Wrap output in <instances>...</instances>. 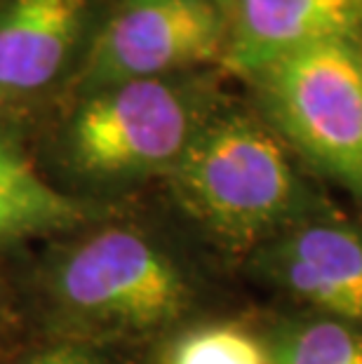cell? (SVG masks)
Segmentation results:
<instances>
[{"mask_svg": "<svg viewBox=\"0 0 362 364\" xmlns=\"http://www.w3.org/2000/svg\"><path fill=\"white\" fill-rule=\"evenodd\" d=\"M165 176L188 221L247 257L297 223L334 212L297 172L287 144L250 113L217 111Z\"/></svg>", "mask_w": 362, "mask_h": 364, "instance_id": "6da1fadb", "label": "cell"}, {"mask_svg": "<svg viewBox=\"0 0 362 364\" xmlns=\"http://www.w3.org/2000/svg\"><path fill=\"white\" fill-rule=\"evenodd\" d=\"M52 311L87 338L149 336L193 313L198 287L160 242L111 226L78 240L48 268Z\"/></svg>", "mask_w": 362, "mask_h": 364, "instance_id": "7a4b0ae2", "label": "cell"}, {"mask_svg": "<svg viewBox=\"0 0 362 364\" xmlns=\"http://www.w3.org/2000/svg\"><path fill=\"white\" fill-rule=\"evenodd\" d=\"M214 113L210 92L181 75L113 85L80 97L66 158L97 183L167 174Z\"/></svg>", "mask_w": 362, "mask_h": 364, "instance_id": "3957f363", "label": "cell"}, {"mask_svg": "<svg viewBox=\"0 0 362 364\" xmlns=\"http://www.w3.org/2000/svg\"><path fill=\"white\" fill-rule=\"evenodd\" d=\"M250 82L287 149L362 205V43L289 52Z\"/></svg>", "mask_w": 362, "mask_h": 364, "instance_id": "277c9868", "label": "cell"}, {"mask_svg": "<svg viewBox=\"0 0 362 364\" xmlns=\"http://www.w3.org/2000/svg\"><path fill=\"white\" fill-rule=\"evenodd\" d=\"M226 50L219 0H120L82 59L78 92L169 78L214 64Z\"/></svg>", "mask_w": 362, "mask_h": 364, "instance_id": "5b68a950", "label": "cell"}, {"mask_svg": "<svg viewBox=\"0 0 362 364\" xmlns=\"http://www.w3.org/2000/svg\"><path fill=\"white\" fill-rule=\"evenodd\" d=\"M250 263L304 313L362 324V233L336 209L284 230Z\"/></svg>", "mask_w": 362, "mask_h": 364, "instance_id": "8992f818", "label": "cell"}, {"mask_svg": "<svg viewBox=\"0 0 362 364\" xmlns=\"http://www.w3.org/2000/svg\"><path fill=\"white\" fill-rule=\"evenodd\" d=\"M226 71L250 80L289 52L320 43H362V0H219Z\"/></svg>", "mask_w": 362, "mask_h": 364, "instance_id": "52a82bcc", "label": "cell"}, {"mask_svg": "<svg viewBox=\"0 0 362 364\" xmlns=\"http://www.w3.org/2000/svg\"><path fill=\"white\" fill-rule=\"evenodd\" d=\"M87 0H7L0 7V97H28L61 73L78 45Z\"/></svg>", "mask_w": 362, "mask_h": 364, "instance_id": "ba28073f", "label": "cell"}, {"mask_svg": "<svg viewBox=\"0 0 362 364\" xmlns=\"http://www.w3.org/2000/svg\"><path fill=\"white\" fill-rule=\"evenodd\" d=\"M87 214L85 205L55 188L28 153L0 132V247L75 228Z\"/></svg>", "mask_w": 362, "mask_h": 364, "instance_id": "9c48e42d", "label": "cell"}, {"mask_svg": "<svg viewBox=\"0 0 362 364\" xmlns=\"http://www.w3.org/2000/svg\"><path fill=\"white\" fill-rule=\"evenodd\" d=\"M273 364H362V324L299 313L261 331Z\"/></svg>", "mask_w": 362, "mask_h": 364, "instance_id": "30bf717a", "label": "cell"}, {"mask_svg": "<svg viewBox=\"0 0 362 364\" xmlns=\"http://www.w3.org/2000/svg\"><path fill=\"white\" fill-rule=\"evenodd\" d=\"M158 364H273L261 331L235 322H205L169 338Z\"/></svg>", "mask_w": 362, "mask_h": 364, "instance_id": "8fae6325", "label": "cell"}, {"mask_svg": "<svg viewBox=\"0 0 362 364\" xmlns=\"http://www.w3.org/2000/svg\"><path fill=\"white\" fill-rule=\"evenodd\" d=\"M19 364H111L99 353L82 343H59L52 348H45L41 353H33L31 358L21 360Z\"/></svg>", "mask_w": 362, "mask_h": 364, "instance_id": "7c38bea8", "label": "cell"}]
</instances>
